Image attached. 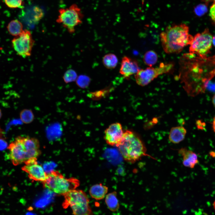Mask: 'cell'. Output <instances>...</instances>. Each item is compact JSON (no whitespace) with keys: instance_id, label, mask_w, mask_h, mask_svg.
<instances>
[{"instance_id":"6da1fadb","label":"cell","mask_w":215,"mask_h":215,"mask_svg":"<svg viewBox=\"0 0 215 215\" xmlns=\"http://www.w3.org/2000/svg\"><path fill=\"white\" fill-rule=\"evenodd\" d=\"M188 27L184 24L168 26L160 34L162 48L166 53H178L190 45L193 37L189 34Z\"/></svg>"},{"instance_id":"7a4b0ae2","label":"cell","mask_w":215,"mask_h":215,"mask_svg":"<svg viewBox=\"0 0 215 215\" xmlns=\"http://www.w3.org/2000/svg\"><path fill=\"white\" fill-rule=\"evenodd\" d=\"M9 157L14 166L24 163L33 158H37L41 154L39 141L34 137L19 136L7 148Z\"/></svg>"},{"instance_id":"3957f363","label":"cell","mask_w":215,"mask_h":215,"mask_svg":"<svg viewBox=\"0 0 215 215\" xmlns=\"http://www.w3.org/2000/svg\"><path fill=\"white\" fill-rule=\"evenodd\" d=\"M116 147L124 159L131 163L146 155V149L143 142L136 133L130 130L124 132L122 138Z\"/></svg>"},{"instance_id":"277c9868","label":"cell","mask_w":215,"mask_h":215,"mask_svg":"<svg viewBox=\"0 0 215 215\" xmlns=\"http://www.w3.org/2000/svg\"><path fill=\"white\" fill-rule=\"evenodd\" d=\"M42 183L44 188L63 196L76 189L79 186L80 182L75 178H66L58 171H52L47 174L46 180Z\"/></svg>"},{"instance_id":"5b68a950","label":"cell","mask_w":215,"mask_h":215,"mask_svg":"<svg viewBox=\"0 0 215 215\" xmlns=\"http://www.w3.org/2000/svg\"><path fill=\"white\" fill-rule=\"evenodd\" d=\"M63 208L71 209L73 215H93L89 205V199L83 191L74 189L63 195Z\"/></svg>"},{"instance_id":"8992f818","label":"cell","mask_w":215,"mask_h":215,"mask_svg":"<svg viewBox=\"0 0 215 215\" xmlns=\"http://www.w3.org/2000/svg\"><path fill=\"white\" fill-rule=\"evenodd\" d=\"M59 13L56 22L61 24L70 33H73L76 26L82 22L83 14L76 4H72L68 8L60 9Z\"/></svg>"},{"instance_id":"52a82bcc","label":"cell","mask_w":215,"mask_h":215,"mask_svg":"<svg viewBox=\"0 0 215 215\" xmlns=\"http://www.w3.org/2000/svg\"><path fill=\"white\" fill-rule=\"evenodd\" d=\"M213 37L208 28L196 34L190 44V54H196L202 58L205 57L211 47Z\"/></svg>"},{"instance_id":"ba28073f","label":"cell","mask_w":215,"mask_h":215,"mask_svg":"<svg viewBox=\"0 0 215 215\" xmlns=\"http://www.w3.org/2000/svg\"><path fill=\"white\" fill-rule=\"evenodd\" d=\"M173 66L172 63H162L157 67H150L145 69H140L135 76L136 83L141 86L146 85L159 76L170 72Z\"/></svg>"},{"instance_id":"9c48e42d","label":"cell","mask_w":215,"mask_h":215,"mask_svg":"<svg viewBox=\"0 0 215 215\" xmlns=\"http://www.w3.org/2000/svg\"><path fill=\"white\" fill-rule=\"evenodd\" d=\"M34 43L31 32L27 29L23 30L11 41L14 50L19 55L23 58L31 56Z\"/></svg>"},{"instance_id":"30bf717a","label":"cell","mask_w":215,"mask_h":215,"mask_svg":"<svg viewBox=\"0 0 215 215\" xmlns=\"http://www.w3.org/2000/svg\"><path fill=\"white\" fill-rule=\"evenodd\" d=\"M24 163L22 169L27 174L30 179L42 182L45 180L47 174L42 165L38 163L37 158L31 159Z\"/></svg>"},{"instance_id":"8fae6325","label":"cell","mask_w":215,"mask_h":215,"mask_svg":"<svg viewBox=\"0 0 215 215\" xmlns=\"http://www.w3.org/2000/svg\"><path fill=\"white\" fill-rule=\"evenodd\" d=\"M121 125L119 123L111 124L105 131L104 139L111 146H117L120 142L124 134Z\"/></svg>"},{"instance_id":"7c38bea8","label":"cell","mask_w":215,"mask_h":215,"mask_svg":"<svg viewBox=\"0 0 215 215\" xmlns=\"http://www.w3.org/2000/svg\"><path fill=\"white\" fill-rule=\"evenodd\" d=\"M139 70L136 60L127 56L122 57L119 73L124 78H129L131 75L136 74Z\"/></svg>"},{"instance_id":"4fadbf2b","label":"cell","mask_w":215,"mask_h":215,"mask_svg":"<svg viewBox=\"0 0 215 215\" xmlns=\"http://www.w3.org/2000/svg\"><path fill=\"white\" fill-rule=\"evenodd\" d=\"M178 153L182 157V163L185 166L193 168L198 163L197 155L193 151L183 148L179 150Z\"/></svg>"},{"instance_id":"5bb4252c","label":"cell","mask_w":215,"mask_h":215,"mask_svg":"<svg viewBox=\"0 0 215 215\" xmlns=\"http://www.w3.org/2000/svg\"><path fill=\"white\" fill-rule=\"evenodd\" d=\"M186 133V129L182 126L172 127L169 133V140L173 143H178L184 139Z\"/></svg>"},{"instance_id":"9a60e30c","label":"cell","mask_w":215,"mask_h":215,"mask_svg":"<svg viewBox=\"0 0 215 215\" xmlns=\"http://www.w3.org/2000/svg\"><path fill=\"white\" fill-rule=\"evenodd\" d=\"M108 191L107 187L100 183L94 185L91 187L89 193L92 198L96 200H100L105 197Z\"/></svg>"},{"instance_id":"2e32d148","label":"cell","mask_w":215,"mask_h":215,"mask_svg":"<svg viewBox=\"0 0 215 215\" xmlns=\"http://www.w3.org/2000/svg\"><path fill=\"white\" fill-rule=\"evenodd\" d=\"M105 202L108 208L112 211H116L119 208V204L116 191H113L106 195Z\"/></svg>"},{"instance_id":"e0dca14e","label":"cell","mask_w":215,"mask_h":215,"mask_svg":"<svg viewBox=\"0 0 215 215\" xmlns=\"http://www.w3.org/2000/svg\"><path fill=\"white\" fill-rule=\"evenodd\" d=\"M7 29L9 33L15 37L19 35L23 30L22 23L17 19L11 21L8 24Z\"/></svg>"},{"instance_id":"ac0fdd59","label":"cell","mask_w":215,"mask_h":215,"mask_svg":"<svg viewBox=\"0 0 215 215\" xmlns=\"http://www.w3.org/2000/svg\"><path fill=\"white\" fill-rule=\"evenodd\" d=\"M102 63L104 66L108 69L115 68L118 63L117 56L113 53H108L105 55L102 59Z\"/></svg>"},{"instance_id":"d6986e66","label":"cell","mask_w":215,"mask_h":215,"mask_svg":"<svg viewBox=\"0 0 215 215\" xmlns=\"http://www.w3.org/2000/svg\"><path fill=\"white\" fill-rule=\"evenodd\" d=\"M158 58L157 53L153 50H150L145 54L143 57V61L146 65L151 67L157 62Z\"/></svg>"},{"instance_id":"ffe728a7","label":"cell","mask_w":215,"mask_h":215,"mask_svg":"<svg viewBox=\"0 0 215 215\" xmlns=\"http://www.w3.org/2000/svg\"><path fill=\"white\" fill-rule=\"evenodd\" d=\"M20 116L22 122L26 124L32 122L34 118L32 110L28 109H24L22 110L20 113Z\"/></svg>"},{"instance_id":"44dd1931","label":"cell","mask_w":215,"mask_h":215,"mask_svg":"<svg viewBox=\"0 0 215 215\" xmlns=\"http://www.w3.org/2000/svg\"><path fill=\"white\" fill-rule=\"evenodd\" d=\"M63 78L64 82L68 83L76 81L77 78V75L75 70L70 69L65 72Z\"/></svg>"},{"instance_id":"7402d4cb","label":"cell","mask_w":215,"mask_h":215,"mask_svg":"<svg viewBox=\"0 0 215 215\" xmlns=\"http://www.w3.org/2000/svg\"><path fill=\"white\" fill-rule=\"evenodd\" d=\"M90 78L85 75H81L77 77L76 80V83L79 87L84 88L88 85L90 82Z\"/></svg>"},{"instance_id":"603a6c76","label":"cell","mask_w":215,"mask_h":215,"mask_svg":"<svg viewBox=\"0 0 215 215\" xmlns=\"http://www.w3.org/2000/svg\"><path fill=\"white\" fill-rule=\"evenodd\" d=\"M208 5L206 4H201L196 6L194 9V12L198 16H201L205 14L208 11Z\"/></svg>"},{"instance_id":"cb8c5ba5","label":"cell","mask_w":215,"mask_h":215,"mask_svg":"<svg viewBox=\"0 0 215 215\" xmlns=\"http://www.w3.org/2000/svg\"><path fill=\"white\" fill-rule=\"evenodd\" d=\"M6 5L9 8H21L23 5V0H4Z\"/></svg>"},{"instance_id":"d4e9b609","label":"cell","mask_w":215,"mask_h":215,"mask_svg":"<svg viewBox=\"0 0 215 215\" xmlns=\"http://www.w3.org/2000/svg\"><path fill=\"white\" fill-rule=\"evenodd\" d=\"M209 16L213 23L215 25V3H213L210 7Z\"/></svg>"},{"instance_id":"484cf974","label":"cell","mask_w":215,"mask_h":215,"mask_svg":"<svg viewBox=\"0 0 215 215\" xmlns=\"http://www.w3.org/2000/svg\"><path fill=\"white\" fill-rule=\"evenodd\" d=\"M7 146V142L4 138L0 139V150H3L6 148Z\"/></svg>"},{"instance_id":"4316f807","label":"cell","mask_w":215,"mask_h":215,"mask_svg":"<svg viewBox=\"0 0 215 215\" xmlns=\"http://www.w3.org/2000/svg\"><path fill=\"white\" fill-rule=\"evenodd\" d=\"M202 1L207 5L210 2L215 3V0H202Z\"/></svg>"},{"instance_id":"83f0119b","label":"cell","mask_w":215,"mask_h":215,"mask_svg":"<svg viewBox=\"0 0 215 215\" xmlns=\"http://www.w3.org/2000/svg\"><path fill=\"white\" fill-rule=\"evenodd\" d=\"M212 128L214 131L215 133V116L213 118L212 123Z\"/></svg>"},{"instance_id":"f1b7e54d","label":"cell","mask_w":215,"mask_h":215,"mask_svg":"<svg viewBox=\"0 0 215 215\" xmlns=\"http://www.w3.org/2000/svg\"><path fill=\"white\" fill-rule=\"evenodd\" d=\"M212 102L213 106L215 108V94L214 95L212 98Z\"/></svg>"},{"instance_id":"f546056e","label":"cell","mask_w":215,"mask_h":215,"mask_svg":"<svg viewBox=\"0 0 215 215\" xmlns=\"http://www.w3.org/2000/svg\"><path fill=\"white\" fill-rule=\"evenodd\" d=\"M4 132L3 130L0 128V139L3 138Z\"/></svg>"},{"instance_id":"4dcf8cb0","label":"cell","mask_w":215,"mask_h":215,"mask_svg":"<svg viewBox=\"0 0 215 215\" xmlns=\"http://www.w3.org/2000/svg\"><path fill=\"white\" fill-rule=\"evenodd\" d=\"M212 43L215 46V36L213 37Z\"/></svg>"},{"instance_id":"1f68e13d","label":"cell","mask_w":215,"mask_h":215,"mask_svg":"<svg viewBox=\"0 0 215 215\" xmlns=\"http://www.w3.org/2000/svg\"><path fill=\"white\" fill-rule=\"evenodd\" d=\"M213 207H214V209L215 211V200L214 201V202L213 203Z\"/></svg>"},{"instance_id":"d6a6232c","label":"cell","mask_w":215,"mask_h":215,"mask_svg":"<svg viewBox=\"0 0 215 215\" xmlns=\"http://www.w3.org/2000/svg\"><path fill=\"white\" fill-rule=\"evenodd\" d=\"M1 116H2L1 112V110L0 109V119L1 118Z\"/></svg>"},{"instance_id":"836d02e7","label":"cell","mask_w":215,"mask_h":215,"mask_svg":"<svg viewBox=\"0 0 215 215\" xmlns=\"http://www.w3.org/2000/svg\"><path fill=\"white\" fill-rule=\"evenodd\" d=\"M145 0H142V4L143 5L144 4V2Z\"/></svg>"}]
</instances>
